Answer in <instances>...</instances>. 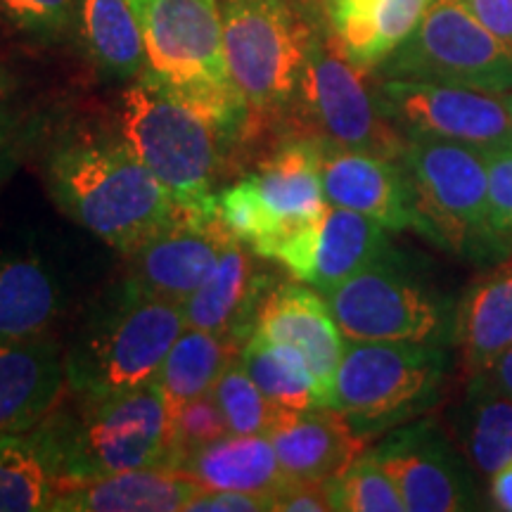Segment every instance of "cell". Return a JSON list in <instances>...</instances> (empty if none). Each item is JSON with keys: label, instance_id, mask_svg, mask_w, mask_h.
I'll use <instances>...</instances> for the list:
<instances>
[{"label": "cell", "instance_id": "3", "mask_svg": "<svg viewBox=\"0 0 512 512\" xmlns=\"http://www.w3.org/2000/svg\"><path fill=\"white\" fill-rule=\"evenodd\" d=\"M185 328L181 304L147 292L128 275L93 306L64 351L67 392L102 396L143 387Z\"/></svg>", "mask_w": 512, "mask_h": 512}, {"label": "cell", "instance_id": "39", "mask_svg": "<svg viewBox=\"0 0 512 512\" xmlns=\"http://www.w3.org/2000/svg\"><path fill=\"white\" fill-rule=\"evenodd\" d=\"M467 387L510 396L512 399V347L505 349L496 361H491L489 366L479 370V373L467 375Z\"/></svg>", "mask_w": 512, "mask_h": 512}, {"label": "cell", "instance_id": "20", "mask_svg": "<svg viewBox=\"0 0 512 512\" xmlns=\"http://www.w3.org/2000/svg\"><path fill=\"white\" fill-rule=\"evenodd\" d=\"M275 456L290 479H332L368 451V439L330 406L280 408L268 432Z\"/></svg>", "mask_w": 512, "mask_h": 512}, {"label": "cell", "instance_id": "14", "mask_svg": "<svg viewBox=\"0 0 512 512\" xmlns=\"http://www.w3.org/2000/svg\"><path fill=\"white\" fill-rule=\"evenodd\" d=\"M384 117L406 138L453 140L475 147L512 145V117L501 95L418 79H380Z\"/></svg>", "mask_w": 512, "mask_h": 512}, {"label": "cell", "instance_id": "8", "mask_svg": "<svg viewBox=\"0 0 512 512\" xmlns=\"http://www.w3.org/2000/svg\"><path fill=\"white\" fill-rule=\"evenodd\" d=\"M223 53L249 126L292 110L313 27L290 0H226Z\"/></svg>", "mask_w": 512, "mask_h": 512}, {"label": "cell", "instance_id": "13", "mask_svg": "<svg viewBox=\"0 0 512 512\" xmlns=\"http://www.w3.org/2000/svg\"><path fill=\"white\" fill-rule=\"evenodd\" d=\"M399 486L408 512H467L482 508L477 470L444 427L427 415L394 427L368 448Z\"/></svg>", "mask_w": 512, "mask_h": 512}, {"label": "cell", "instance_id": "35", "mask_svg": "<svg viewBox=\"0 0 512 512\" xmlns=\"http://www.w3.org/2000/svg\"><path fill=\"white\" fill-rule=\"evenodd\" d=\"M76 0H0V19L19 34L55 41L74 27Z\"/></svg>", "mask_w": 512, "mask_h": 512}, {"label": "cell", "instance_id": "42", "mask_svg": "<svg viewBox=\"0 0 512 512\" xmlns=\"http://www.w3.org/2000/svg\"><path fill=\"white\" fill-rule=\"evenodd\" d=\"M491 484H489V496H491V505L496 510L503 512H512V465L498 470L496 475H491Z\"/></svg>", "mask_w": 512, "mask_h": 512}, {"label": "cell", "instance_id": "2", "mask_svg": "<svg viewBox=\"0 0 512 512\" xmlns=\"http://www.w3.org/2000/svg\"><path fill=\"white\" fill-rule=\"evenodd\" d=\"M117 133L185 214H219L223 147L230 138L207 114L143 72L119 98Z\"/></svg>", "mask_w": 512, "mask_h": 512}, {"label": "cell", "instance_id": "9", "mask_svg": "<svg viewBox=\"0 0 512 512\" xmlns=\"http://www.w3.org/2000/svg\"><path fill=\"white\" fill-rule=\"evenodd\" d=\"M323 145L309 136H290L259 169L219 192V214L230 233L271 259L273 249L328 207L320 176Z\"/></svg>", "mask_w": 512, "mask_h": 512}, {"label": "cell", "instance_id": "5", "mask_svg": "<svg viewBox=\"0 0 512 512\" xmlns=\"http://www.w3.org/2000/svg\"><path fill=\"white\" fill-rule=\"evenodd\" d=\"M147 67L178 98L238 140L249 128L245 100L223 53L219 0H145L140 10Z\"/></svg>", "mask_w": 512, "mask_h": 512}, {"label": "cell", "instance_id": "28", "mask_svg": "<svg viewBox=\"0 0 512 512\" xmlns=\"http://www.w3.org/2000/svg\"><path fill=\"white\" fill-rule=\"evenodd\" d=\"M74 27L105 76L128 81L145 72V31L131 0H76Z\"/></svg>", "mask_w": 512, "mask_h": 512}, {"label": "cell", "instance_id": "19", "mask_svg": "<svg viewBox=\"0 0 512 512\" xmlns=\"http://www.w3.org/2000/svg\"><path fill=\"white\" fill-rule=\"evenodd\" d=\"M252 247L230 240L209 278L183 302L188 328L207 330L238 344L242 349L254 335L264 299L271 292V278L256 264Z\"/></svg>", "mask_w": 512, "mask_h": 512}, {"label": "cell", "instance_id": "16", "mask_svg": "<svg viewBox=\"0 0 512 512\" xmlns=\"http://www.w3.org/2000/svg\"><path fill=\"white\" fill-rule=\"evenodd\" d=\"M320 176L325 200L335 207L358 211L387 230H413L437 245L401 159L323 145Z\"/></svg>", "mask_w": 512, "mask_h": 512}, {"label": "cell", "instance_id": "6", "mask_svg": "<svg viewBox=\"0 0 512 512\" xmlns=\"http://www.w3.org/2000/svg\"><path fill=\"white\" fill-rule=\"evenodd\" d=\"M444 342H349L332 382L330 408L373 441L437 406L451 370Z\"/></svg>", "mask_w": 512, "mask_h": 512}, {"label": "cell", "instance_id": "38", "mask_svg": "<svg viewBox=\"0 0 512 512\" xmlns=\"http://www.w3.org/2000/svg\"><path fill=\"white\" fill-rule=\"evenodd\" d=\"M264 512L268 510V498L245 491L226 489H202L188 503L185 512Z\"/></svg>", "mask_w": 512, "mask_h": 512}, {"label": "cell", "instance_id": "30", "mask_svg": "<svg viewBox=\"0 0 512 512\" xmlns=\"http://www.w3.org/2000/svg\"><path fill=\"white\" fill-rule=\"evenodd\" d=\"M451 430L479 475L491 477L512 465L510 396L467 387L463 401L451 413Z\"/></svg>", "mask_w": 512, "mask_h": 512}, {"label": "cell", "instance_id": "21", "mask_svg": "<svg viewBox=\"0 0 512 512\" xmlns=\"http://www.w3.org/2000/svg\"><path fill=\"white\" fill-rule=\"evenodd\" d=\"M64 394V351L55 339H0V434L36 427Z\"/></svg>", "mask_w": 512, "mask_h": 512}, {"label": "cell", "instance_id": "18", "mask_svg": "<svg viewBox=\"0 0 512 512\" xmlns=\"http://www.w3.org/2000/svg\"><path fill=\"white\" fill-rule=\"evenodd\" d=\"M254 332L297 351L316 380L320 406H328L347 337L339 330L325 294L311 285L273 287L261 304Z\"/></svg>", "mask_w": 512, "mask_h": 512}, {"label": "cell", "instance_id": "22", "mask_svg": "<svg viewBox=\"0 0 512 512\" xmlns=\"http://www.w3.org/2000/svg\"><path fill=\"white\" fill-rule=\"evenodd\" d=\"M204 489L185 472L138 467L69 486L53 512H176Z\"/></svg>", "mask_w": 512, "mask_h": 512}, {"label": "cell", "instance_id": "10", "mask_svg": "<svg viewBox=\"0 0 512 512\" xmlns=\"http://www.w3.org/2000/svg\"><path fill=\"white\" fill-rule=\"evenodd\" d=\"M366 74L344 57L332 34L313 29L292 102L302 126L292 136H309L325 147L401 159L406 136L382 114Z\"/></svg>", "mask_w": 512, "mask_h": 512}, {"label": "cell", "instance_id": "27", "mask_svg": "<svg viewBox=\"0 0 512 512\" xmlns=\"http://www.w3.org/2000/svg\"><path fill=\"white\" fill-rule=\"evenodd\" d=\"M176 470L204 489L245 491L266 498L287 482L268 434H226L185 456Z\"/></svg>", "mask_w": 512, "mask_h": 512}, {"label": "cell", "instance_id": "24", "mask_svg": "<svg viewBox=\"0 0 512 512\" xmlns=\"http://www.w3.org/2000/svg\"><path fill=\"white\" fill-rule=\"evenodd\" d=\"M451 347L458 349L467 375L479 373L512 347V256L458 299Z\"/></svg>", "mask_w": 512, "mask_h": 512}, {"label": "cell", "instance_id": "15", "mask_svg": "<svg viewBox=\"0 0 512 512\" xmlns=\"http://www.w3.org/2000/svg\"><path fill=\"white\" fill-rule=\"evenodd\" d=\"M392 254L387 228L358 211L328 202L316 221L273 249L271 261L285 266L299 283L328 294L351 275Z\"/></svg>", "mask_w": 512, "mask_h": 512}, {"label": "cell", "instance_id": "1", "mask_svg": "<svg viewBox=\"0 0 512 512\" xmlns=\"http://www.w3.org/2000/svg\"><path fill=\"white\" fill-rule=\"evenodd\" d=\"M57 207L126 259L181 214L169 190L119 136L67 133L46 159Z\"/></svg>", "mask_w": 512, "mask_h": 512}, {"label": "cell", "instance_id": "41", "mask_svg": "<svg viewBox=\"0 0 512 512\" xmlns=\"http://www.w3.org/2000/svg\"><path fill=\"white\" fill-rule=\"evenodd\" d=\"M12 128H15V79L0 64V152L10 147Z\"/></svg>", "mask_w": 512, "mask_h": 512}, {"label": "cell", "instance_id": "12", "mask_svg": "<svg viewBox=\"0 0 512 512\" xmlns=\"http://www.w3.org/2000/svg\"><path fill=\"white\" fill-rule=\"evenodd\" d=\"M380 79H418L484 93L512 91V46L463 0H434L418 29L375 69Z\"/></svg>", "mask_w": 512, "mask_h": 512}, {"label": "cell", "instance_id": "44", "mask_svg": "<svg viewBox=\"0 0 512 512\" xmlns=\"http://www.w3.org/2000/svg\"><path fill=\"white\" fill-rule=\"evenodd\" d=\"M501 98H503L505 107H508V112H510V117H512V91H510V93H503Z\"/></svg>", "mask_w": 512, "mask_h": 512}, {"label": "cell", "instance_id": "40", "mask_svg": "<svg viewBox=\"0 0 512 512\" xmlns=\"http://www.w3.org/2000/svg\"><path fill=\"white\" fill-rule=\"evenodd\" d=\"M472 15L512 46V0H463Z\"/></svg>", "mask_w": 512, "mask_h": 512}, {"label": "cell", "instance_id": "4", "mask_svg": "<svg viewBox=\"0 0 512 512\" xmlns=\"http://www.w3.org/2000/svg\"><path fill=\"white\" fill-rule=\"evenodd\" d=\"M43 425L72 486L138 467H166L169 458V418L155 380L126 392L72 394V401L64 394Z\"/></svg>", "mask_w": 512, "mask_h": 512}, {"label": "cell", "instance_id": "25", "mask_svg": "<svg viewBox=\"0 0 512 512\" xmlns=\"http://www.w3.org/2000/svg\"><path fill=\"white\" fill-rule=\"evenodd\" d=\"M69 486L43 422L24 432L0 434V512H53Z\"/></svg>", "mask_w": 512, "mask_h": 512}, {"label": "cell", "instance_id": "43", "mask_svg": "<svg viewBox=\"0 0 512 512\" xmlns=\"http://www.w3.org/2000/svg\"><path fill=\"white\" fill-rule=\"evenodd\" d=\"M12 162H15V159H12V152H10V147H8V150H3V152H0V181H3V178L8 176V171H10Z\"/></svg>", "mask_w": 512, "mask_h": 512}, {"label": "cell", "instance_id": "45", "mask_svg": "<svg viewBox=\"0 0 512 512\" xmlns=\"http://www.w3.org/2000/svg\"><path fill=\"white\" fill-rule=\"evenodd\" d=\"M143 3H145V0H131V5H133V8H136V12H138V17H140V10H143Z\"/></svg>", "mask_w": 512, "mask_h": 512}, {"label": "cell", "instance_id": "23", "mask_svg": "<svg viewBox=\"0 0 512 512\" xmlns=\"http://www.w3.org/2000/svg\"><path fill=\"white\" fill-rule=\"evenodd\" d=\"M434 0H328L330 34L344 57L375 72L418 29Z\"/></svg>", "mask_w": 512, "mask_h": 512}, {"label": "cell", "instance_id": "33", "mask_svg": "<svg viewBox=\"0 0 512 512\" xmlns=\"http://www.w3.org/2000/svg\"><path fill=\"white\" fill-rule=\"evenodd\" d=\"M211 392L226 415L230 434H268L283 408L268 401L266 394L256 387L240 356L228 363Z\"/></svg>", "mask_w": 512, "mask_h": 512}, {"label": "cell", "instance_id": "34", "mask_svg": "<svg viewBox=\"0 0 512 512\" xmlns=\"http://www.w3.org/2000/svg\"><path fill=\"white\" fill-rule=\"evenodd\" d=\"M226 434H230L228 422L214 392L197 396L178 413L174 425H171V446L166 467L176 470L185 456H190L197 448L214 444V441L223 439Z\"/></svg>", "mask_w": 512, "mask_h": 512}, {"label": "cell", "instance_id": "26", "mask_svg": "<svg viewBox=\"0 0 512 512\" xmlns=\"http://www.w3.org/2000/svg\"><path fill=\"white\" fill-rule=\"evenodd\" d=\"M64 311L60 275L43 256H0V339L43 337Z\"/></svg>", "mask_w": 512, "mask_h": 512}, {"label": "cell", "instance_id": "37", "mask_svg": "<svg viewBox=\"0 0 512 512\" xmlns=\"http://www.w3.org/2000/svg\"><path fill=\"white\" fill-rule=\"evenodd\" d=\"M271 512H328L332 505V479H290L268 496Z\"/></svg>", "mask_w": 512, "mask_h": 512}, {"label": "cell", "instance_id": "32", "mask_svg": "<svg viewBox=\"0 0 512 512\" xmlns=\"http://www.w3.org/2000/svg\"><path fill=\"white\" fill-rule=\"evenodd\" d=\"M332 505L339 512H406L399 486L370 451L332 477Z\"/></svg>", "mask_w": 512, "mask_h": 512}, {"label": "cell", "instance_id": "11", "mask_svg": "<svg viewBox=\"0 0 512 512\" xmlns=\"http://www.w3.org/2000/svg\"><path fill=\"white\" fill-rule=\"evenodd\" d=\"M349 342L451 344L456 304L425 278L387 256L325 294Z\"/></svg>", "mask_w": 512, "mask_h": 512}, {"label": "cell", "instance_id": "7", "mask_svg": "<svg viewBox=\"0 0 512 512\" xmlns=\"http://www.w3.org/2000/svg\"><path fill=\"white\" fill-rule=\"evenodd\" d=\"M401 164L439 249L475 266H496L512 256V242L496 228L491 214L482 147L406 138Z\"/></svg>", "mask_w": 512, "mask_h": 512}, {"label": "cell", "instance_id": "29", "mask_svg": "<svg viewBox=\"0 0 512 512\" xmlns=\"http://www.w3.org/2000/svg\"><path fill=\"white\" fill-rule=\"evenodd\" d=\"M240 351L238 344L207 330L185 328L178 335L155 377L164 396L169 432L178 413L192 399L211 392L223 370L233 358L240 356Z\"/></svg>", "mask_w": 512, "mask_h": 512}, {"label": "cell", "instance_id": "36", "mask_svg": "<svg viewBox=\"0 0 512 512\" xmlns=\"http://www.w3.org/2000/svg\"><path fill=\"white\" fill-rule=\"evenodd\" d=\"M489 174L491 214L496 228L512 242V145L482 147Z\"/></svg>", "mask_w": 512, "mask_h": 512}, {"label": "cell", "instance_id": "17", "mask_svg": "<svg viewBox=\"0 0 512 512\" xmlns=\"http://www.w3.org/2000/svg\"><path fill=\"white\" fill-rule=\"evenodd\" d=\"M235 240L221 214H181L150 238L131 261V278L166 302L181 304L219 264L223 249Z\"/></svg>", "mask_w": 512, "mask_h": 512}, {"label": "cell", "instance_id": "31", "mask_svg": "<svg viewBox=\"0 0 512 512\" xmlns=\"http://www.w3.org/2000/svg\"><path fill=\"white\" fill-rule=\"evenodd\" d=\"M240 361L252 375L256 387L275 406L292 408V411L320 406L316 380L309 373L304 358L294 349L254 332L240 351Z\"/></svg>", "mask_w": 512, "mask_h": 512}]
</instances>
